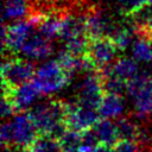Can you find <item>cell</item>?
<instances>
[{
    "mask_svg": "<svg viewBox=\"0 0 152 152\" xmlns=\"http://www.w3.org/2000/svg\"><path fill=\"white\" fill-rule=\"evenodd\" d=\"M121 14L128 19L144 7L148 6V0H119Z\"/></svg>",
    "mask_w": 152,
    "mask_h": 152,
    "instance_id": "23",
    "label": "cell"
},
{
    "mask_svg": "<svg viewBox=\"0 0 152 152\" xmlns=\"http://www.w3.org/2000/svg\"><path fill=\"white\" fill-rule=\"evenodd\" d=\"M30 0H4L2 17L5 19H19L27 13Z\"/></svg>",
    "mask_w": 152,
    "mask_h": 152,
    "instance_id": "20",
    "label": "cell"
},
{
    "mask_svg": "<svg viewBox=\"0 0 152 152\" xmlns=\"http://www.w3.org/2000/svg\"><path fill=\"white\" fill-rule=\"evenodd\" d=\"M2 93L7 94L11 97V100L15 107V110L19 113L27 109L40 95V90L33 81L27 82L24 86L17 88L14 90L2 89Z\"/></svg>",
    "mask_w": 152,
    "mask_h": 152,
    "instance_id": "10",
    "label": "cell"
},
{
    "mask_svg": "<svg viewBox=\"0 0 152 152\" xmlns=\"http://www.w3.org/2000/svg\"><path fill=\"white\" fill-rule=\"evenodd\" d=\"M30 148L34 152H63L59 140L46 135H39Z\"/></svg>",
    "mask_w": 152,
    "mask_h": 152,
    "instance_id": "21",
    "label": "cell"
},
{
    "mask_svg": "<svg viewBox=\"0 0 152 152\" xmlns=\"http://www.w3.org/2000/svg\"><path fill=\"white\" fill-rule=\"evenodd\" d=\"M107 70L112 75H114L115 77L120 78L126 83H129L131 81L135 80L139 76L137 61L134 58H128V57L118 58L112 65L107 66Z\"/></svg>",
    "mask_w": 152,
    "mask_h": 152,
    "instance_id": "14",
    "label": "cell"
},
{
    "mask_svg": "<svg viewBox=\"0 0 152 152\" xmlns=\"http://www.w3.org/2000/svg\"><path fill=\"white\" fill-rule=\"evenodd\" d=\"M36 70L34 65L25 58L10 57L4 58L1 65V77H2V89L14 90L34 77Z\"/></svg>",
    "mask_w": 152,
    "mask_h": 152,
    "instance_id": "2",
    "label": "cell"
},
{
    "mask_svg": "<svg viewBox=\"0 0 152 152\" xmlns=\"http://www.w3.org/2000/svg\"><path fill=\"white\" fill-rule=\"evenodd\" d=\"M125 109V101L121 95L116 94H104L100 107L97 109L100 116L102 119H114L120 116Z\"/></svg>",
    "mask_w": 152,
    "mask_h": 152,
    "instance_id": "15",
    "label": "cell"
},
{
    "mask_svg": "<svg viewBox=\"0 0 152 152\" xmlns=\"http://www.w3.org/2000/svg\"><path fill=\"white\" fill-rule=\"evenodd\" d=\"M71 76L62 68L57 61H49L42 64L34 74L33 82L42 94H53L65 87Z\"/></svg>",
    "mask_w": 152,
    "mask_h": 152,
    "instance_id": "3",
    "label": "cell"
},
{
    "mask_svg": "<svg viewBox=\"0 0 152 152\" xmlns=\"http://www.w3.org/2000/svg\"><path fill=\"white\" fill-rule=\"evenodd\" d=\"M21 53L28 59H44L52 53V46L39 32H33L25 42Z\"/></svg>",
    "mask_w": 152,
    "mask_h": 152,
    "instance_id": "12",
    "label": "cell"
},
{
    "mask_svg": "<svg viewBox=\"0 0 152 152\" xmlns=\"http://www.w3.org/2000/svg\"><path fill=\"white\" fill-rule=\"evenodd\" d=\"M104 95L100 71L86 74L77 87V102L81 106L97 110Z\"/></svg>",
    "mask_w": 152,
    "mask_h": 152,
    "instance_id": "6",
    "label": "cell"
},
{
    "mask_svg": "<svg viewBox=\"0 0 152 152\" xmlns=\"http://www.w3.org/2000/svg\"><path fill=\"white\" fill-rule=\"evenodd\" d=\"M127 93L133 99L139 118L152 115V77L138 76L127 83Z\"/></svg>",
    "mask_w": 152,
    "mask_h": 152,
    "instance_id": "7",
    "label": "cell"
},
{
    "mask_svg": "<svg viewBox=\"0 0 152 152\" xmlns=\"http://www.w3.org/2000/svg\"><path fill=\"white\" fill-rule=\"evenodd\" d=\"M115 124H116V127H118L120 140H131V141L140 142V140L144 135L142 129L131 118L122 116Z\"/></svg>",
    "mask_w": 152,
    "mask_h": 152,
    "instance_id": "16",
    "label": "cell"
},
{
    "mask_svg": "<svg viewBox=\"0 0 152 152\" xmlns=\"http://www.w3.org/2000/svg\"><path fill=\"white\" fill-rule=\"evenodd\" d=\"M148 4H150V6L152 7V0H148Z\"/></svg>",
    "mask_w": 152,
    "mask_h": 152,
    "instance_id": "29",
    "label": "cell"
},
{
    "mask_svg": "<svg viewBox=\"0 0 152 152\" xmlns=\"http://www.w3.org/2000/svg\"><path fill=\"white\" fill-rule=\"evenodd\" d=\"M76 152H82V151H76Z\"/></svg>",
    "mask_w": 152,
    "mask_h": 152,
    "instance_id": "30",
    "label": "cell"
},
{
    "mask_svg": "<svg viewBox=\"0 0 152 152\" xmlns=\"http://www.w3.org/2000/svg\"><path fill=\"white\" fill-rule=\"evenodd\" d=\"M132 53L138 62H152V40L145 37H137L132 45Z\"/></svg>",
    "mask_w": 152,
    "mask_h": 152,
    "instance_id": "19",
    "label": "cell"
},
{
    "mask_svg": "<svg viewBox=\"0 0 152 152\" xmlns=\"http://www.w3.org/2000/svg\"><path fill=\"white\" fill-rule=\"evenodd\" d=\"M114 152H138V142L131 140H120L114 147Z\"/></svg>",
    "mask_w": 152,
    "mask_h": 152,
    "instance_id": "25",
    "label": "cell"
},
{
    "mask_svg": "<svg viewBox=\"0 0 152 152\" xmlns=\"http://www.w3.org/2000/svg\"><path fill=\"white\" fill-rule=\"evenodd\" d=\"M10 122L11 144L8 150H26L39 138V132L28 113H18Z\"/></svg>",
    "mask_w": 152,
    "mask_h": 152,
    "instance_id": "4",
    "label": "cell"
},
{
    "mask_svg": "<svg viewBox=\"0 0 152 152\" xmlns=\"http://www.w3.org/2000/svg\"><path fill=\"white\" fill-rule=\"evenodd\" d=\"M93 131L95 132L100 145L103 147L113 148L120 141L116 124L109 119H100L93 127Z\"/></svg>",
    "mask_w": 152,
    "mask_h": 152,
    "instance_id": "13",
    "label": "cell"
},
{
    "mask_svg": "<svg viewBox=\"0 0 152 152\" xmlns=\"http://www.w3.org/2000/svg\"><path fill=\"white\" fill-rule=\"evenodd\" d=\"M64 43H68L72 39L88 37L86 30V14L84 15H74L66 14L62 17L61 31L58 36Z\"/></svg>",
    "mask_w": 152,
    "mask_h": 152,
    "instance_id": "11",
    "label": "cell"
},
{
    "mask_svg": "<svg viewBox=\"0 0 152 152\" xmlns=\"http://www.w3.org/2000/svg\"><path fill=\"white\" fill-rule=\"evenodd\" d=\"M144 152H152V148H148V150H145Z\"/></svg>",
    "mask_w": 152,
    "mask_h": 152,
    "instance_id": "28",
    "label": "cell"
},
{
    "mask_svg": "<svg viewBox=\"0 0 152 152\" xmlns=\"http://www.w3.org/2000/svg\"><path fill=\"white\" fill-rule=\"evenodd\" d=\"M20 152H34V151L31 150V148H26V150H23V151H20Z\"/></svg>",
    "mask_w": 152,
    "mask_h": 152,
    "instance_id": "27",
    "label": "cell"
},
{
    "mask_svg": "<svg viewBox=\"0 0 152 152\" xmlns=\"http://www.w3.org/2000/svg\"><path fill=\"white\" fill-rule=\"evenodd\" d=\"M15 107L11 100V97L2 93V101H1V115L2 118H10L13 113H15Z\"/></svg>",
    "mask_w": 152,
    "mask_h": 152,
    "instance_id": "24",
    "label": "cell"
},
{
    "mask_svg": "<svg viewBox=\"0 0 152 152\" xmlns=\"http://www.w3.org/2000/svg\"><path fill=\"white\" fill-rule=\"evenodd\" d=\"M61 24H62V17L58 14H48L44 15L40 24L37 26L38 32L48 40L53 39L55 37L59 36L61 31Z\"/></svg>",
    "mask_w": 152,
    "mask_h": 152,
    "instance_id": "17",
    "label": "cell"
},
{
    "mask_svg": "<svg viewBox=\"0 0 152 152\" xmlns=\"http://www.w3.org/2000/svg\"><path fill=\"white\" fill-rule=\"evenodd\" d=\"M118 51L119 49L110 37H102L89 42L86 56L91 62L96 71H101L118 59Z\"/></svg>",
    "mask_w": 152,
    "mask_h": 152,
    "instance_id": "8",
    "label": "cell"
},
{
    "mask_svg": "<svg viewBox=\"0 0 152 152\" xmlns=\"http://www.w3.org/2000/svg\"><path fill=\"white\" fill-rule=\"evenodd\" d=\"M134 36H137V28H135L134 25L129 24V25L118 26L115 32L112 34L110 38L114 40V43H115L116 48L119 49V51H124L131 44L133 45Z\"/></svg>",
    "mask_w": 152,
    "mask_h": 152,
    "instance_id": "18",
    "label": "cell"
},
{
    "mask_svg": "<svg viewBox=\"0 0 152 152\" xmlns=\"http://www.w3.org/2000/svg\"><path fill=\"white\" fill-rule=\"evenodd\" d=\"M33 27L34 25L28 19L18 20L8 26L5 23H2L1 26L2 52L5 53L6 51H8V53H13V55L21 52L25 42L33 33Z\"/></svg>",
    "mask_w": 152,
    "mask_h": 152,
    "instance_id": "5",
    "label": "cell"
},
{
    "mask_svg": "<svg viewBox=\"0 0 152 152\" xmlns=\"http://www.w3.org/2000/svg\"><path fill=\"white\" fill-rule=\"evenodd\" d=\"M100 120L97 110L81 106L77 101L68 102V112L65 118L66 128L75 132H86L91 129Z\"/></svg>",
    "mask_w": 152,
    "mask_h": 152,
    "instance_id": "9",
    "label": "cell"
},
{
    "mask_svg": "<svg viewBox=\"0 0 152 152\" xmlns=\"http://www.w3.org/2000/svg\"><path fill=\"white\" fill-rule=\"evenodd\" d=\"M68 112V102L62 100H49L36 104L30 112L40 135L61 139L68 131L65 118Z\"/></svg>",
    "mask_w": 152,
    "mask_h": 152,
    "instance_id": "1",
    "label": "cell"
},
{
    "mask_svg": "<svg viewBox=\"0 0 152 152\" xmlns=\"http://www.w3.org/2000/svg\"><path fill=\"white\" fill-rule=\"evenodd\" d=\"M81 134L80 132L68 129L59 139V144L62 146L63 152H76L81 146Z\"/></svg>",
    "mask_w": 152,
    "mask_h": 152,
    "instance_id": "22",
    "label": "cell"
},
{
    "mask_svg": "<svg viewBox=\"0 0 152 152\" xmlns=\"http://www.w3.org/2000/svg\"><path fill=\"white\" fill-rule=\"evenodd\" d=\"M94 152H114L113 148H107V147H103V146H99Z\"/></svg>",
    "mask_w": 152,
    "mask_h": 152,
    "instance_id": "26",
    "label": "cell"
}]
</instances>
